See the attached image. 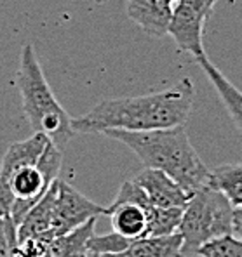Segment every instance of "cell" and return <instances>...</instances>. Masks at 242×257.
<instances>
[{
    "mask_svg": "<svg viewBox=\"0 0 242 257\" xmlns=\"http://www.w3.org/2000/svg\"><path fill=\"white\" fill-rule=\"evenodd\" d=\"M160 2H164V4H168V6H175V2H176V0H160Z\"/></svg>",
    "mask_w": 242,
    "mask_h": 257,
    "instance_id": "obj_22",
    "label": "cell"
},
{
    "mask_svg": "<svg viewBox=\"0 0 242 257\" xmlns=\"http://www.w3.org/2000/svg\"><path fill=\"white\" fill-rule=\"evenodd\" d=\"M195 61H197L199 66L206 71L211 84L214 85L216 92L220 94V97H221L223 104H225L226 111H228L230 118L233 120L235 127L242 132V92L221 73L220 70H218L216 66H214L213 63L209 61V58H207L206 54L195 58Z\"/></svg>",
    "mask_w": 242,
    "mask_h": 257,
    "instance_id": "obj_12",
    "label": "cell"
},
{
    "mask_svg": "<svg viewBox=\"0 0 242 257\" xmlns=\"http://www.w3.org/2000/svg\"><path fill=\"white\" fill-rule=\"evenodd\" d=\"M206 20L207 16H204L199 11L192 9L181 2H175L168 35L175 40L181 52H188L194 58H199V56L206 54L202 40Z\"/></svg>",
    "mask_w": 242,
    "mask_h": 257,
    "instance_id": "obj_7",
    "label": "cell"
},
{
    "mask_svg": "<svg viewBox=\"0 0 242 257\" xmlns=\"http://www.w3.org/2000/svg\"><path fill=\"white\" fill-rule=\"evenodd\" d=\"M199 257H242V240L233 233L204 243L197 250Z\"/></svg>",
    "mask_w": 242,
    "mask_h": 257,
    "instance_id": "obj_17",
    "label": "cell"
},
{
    "mask_svg": "<svg viewBox=\"0 0 242 257\" xmlns=\"http://www.w3.org/2000/svg\"><path fill=\"white\" fill-rule=\"evenodd\" d=\"M94 222L96 219H91L80 228L52 238L49 257H88V240L94 235Z\"/></svg>",
    "mask_w": 242,
    "mask_h": 257,
    "instance_id": "obj_14",
    "label": "cell"
},
{
    "mask_svg": "<svg viewBox=\"0 0 242 257\" xmlns=\"http://www.w3.org/2000/svg\"><path fill=\"white\" fill-rule=\"evenodd\" d=\"M185 207L158 209L152 207L148 212V236H166L178 233Z\"/></svg>",
    "mask_w": 242,
    "mask_h": 257,
    "instance_id": "obj_16",
    "label": "cell"
},
{
    "mask_svg": "<svg viewBox=\"0 0 242 257\" xmlns=\"http://www.w3.org/2000/svg\"><path fill=\"white\" fill-rule=\"evenodd\" d=\"M176 2H181V4H185V6L192 7V9L199 11V13H202L204 16H209L211 11H213V6H214L211 0H176Z\"/></svg>",
    "mask_w": 242,
    "mask_h": 257,
    "instance_id": "obj_20",
    "label": "cell"
},
{
    "mask_svg": "<svg viewBox=\"0 0 242 257\" xmlns=\"http://www.w3.org/2000/svg\"><path fill=\"white\" fill-rule=\"evenodd\" d=\"M134 240L119 235V233L112 231L108 235H93L88 240V255L96 257L103 254H117L127 248Z\"/></svg>",
    "mask_w": 242,
    "mask_h": 257,
    "instance_id": "obj_18",
    "label": "cell"
},
{
    "mask_svg": "<svg viewBox=\"0 0 242 257\" xmlns=\"http://www.w3.org/2000/svg\"><path fill=\"white\" fill-rule=\"evenodd\" d=\"M18 243V226L11 215H0V257H13V248Z\"/></svg>",
    "mask_w": 242,
    "mask_h": 257,
    "instance_id": "obj_19",
    "label": "cell"
},
{
    "mask_svg": "<svg viewBox=\"0 0 242 257\" xmlns=\"http://www.w3.org/2000/svg\"><path fill=\"white\" fill-rule=\"evenodd\" d=\"M101 134L126 145L146 169L166 172L190 195L209 184L211 171L192 146L185 125L141 132L107 128Z\"/></svg>",
    "mask_w": 242,
    "mask_h": 257,
    "instance_id": "obj_3",
    "label": "cell"
},
{
    "mask_svg": "<svg viewBox=\"0 0 242 257\" xmlns=\"http://www.w3.org/2000/svg\"><path fill=\"white\" fill-rule=\"evenodd\" d=\"M127 16L152 37L168 35L173 7L160 0H127Z\"/></svg>",
    "mask_w": 242,
    "mask_h": 257,
    "instance_id": "obj_9",
    "label": "cell"
},
{
    "mask_svg": "<svg viewBox=\"0 0 242 257\" xmlns=\"http://www.w3.org/2000/svg\"><path fill=\"white\" fill-rule=\"evenodd\" d=\"M105 214V207L91 202L78 190L65 181L56 179V198L52 209L51 236H61L80 228L91 219Z\"/></svg>",
    "mask_w": 242,
    "mask_h": 257,
    "instance_id": "obj_6",
    "label": "cell"
},
{
    "mask_svg": "<svg viewBox=\"0 0 242 257\" xmlns=\"http://www.w3.org/2000/svg\"><path fill=\"white\" fill-rule=\"evenodd\" d=\"M211 2H213V4H216V2H218V0H211Z\"/></svg>",
    "mask_w": 242,
    "mask_h": 257,
    "instance_id": "obj_23",
    "label": "cell"
},
{
    "mask_svg": "<svg viewBox=\"0 0 242 257\" xmlns=\"http://www.w3.org/2000/svg\"><path fill=\"white\" fill-rule=\"evenodd\" d=\"M178 233L181 235L183 257L197 255L204 243L233 233V205L214 186L194 191L181 215Z\"/></svg>",
    "mask_w": 242,
    "mask_h": 257,
    "instance_id": "obj_5",
    "label": "cell"
},
{
    "mask_svg": "<svg viewBox=\"0 0 242 257\" xmlns=\"http://www.w3.org/2000/svg\"><path fill=\"white\" fill-rule=\"evenodd\" d=\"M16 87L21 96V106L35 132L44 134L58 148L65 150L77 132L71 125V116L58 103L51 85L45 80L42 66L30 44L23 45L20 66L16 71Z\"/></svg>",
    "mask_w": 242,
    "mask_h": 257,
    "instance_id": "obj_4",
    "label": "cell"
},
{
    "mask_svg": "<svg viewBox=\"0 0 242 257\" xmlns=\"http://www.w3.org/2000/svg\"><path fill=\"white\" fill-rule=\"evenodd\" d=\"M63 150L44 134H35L7 148L0 165V215L20 226L30 209L58 179Z\"/></svg>",
    "mask_w": 242,
    "mask_h": 257,
    "instance_id": "obj_2",
    "label": "cell"
},
{
    "mask_svg": "<svg viewBox=\"0 0 242 257\" xmlns=\"http://www.w3.org/2000/svg\"><path fill=\"white\" fill-rule=\"evenodd\" d=\"M194 84L183 78L176 87L134 97L103 99L89 113L71 118L75 132L101 134L107 128L155 131L185 125L194 106Z\"/></svg>",
    "mask_w": 242,
    "mask_h": 257,
    "instance_id": "obj_1",
    "label": "cell"
},
{
    "mask_svg": "<svg viewBox=\"0 0 242 257\" xmlns=\"http://www.w3.org/2000/svg\"><path fill=\"white\" fill-rule=\"evenodd\" d=\"M88 257H89V255H88Z\"/></svg>",
    "mask_w": 242,
    "mask_h": 257,
    "instance_id": "obj_24",
    "label": "cell"
},
{
    "mask_svg": "<svg viewBox=\"0 0 242 257\" xmlns=\"http://www.w3.org/2000/svg\"><path fill=\"white\" fill-rule=\"evenodd\" d=\"M132 181L143 190L150 205L158 207V209L185 207L192 196L173 177H169L162 171H157V169L145 167V171L139 172Z\"/></svg>",
    "mask_w": 242,
    "mask_h": 257,
    "instance_id": "obj_8",
    "label": "cell"
},
{
    "mask_svg": "<svg viewBox=\"0 0 242 257\" xmlns=\"http://www.w3.org/2000/svg\"><path fill=\"white\" fill-rule=\"evenodd\" d=\"M56 198V181L51 184L47 193L26 212L23 221L18 226V240L32 236H51V224H52V209H54Z\"/></svg>",
    "mask_w": 242,
    "mask_h": 257,
    "instance_id": "obj_13",
    "label": "cell"
},
{
    "mask_svg": "<svg viewBox=\"0 0 242 257\" xmlns=\"http://www.w3.org/2000/svg\"><path fill=\"white\" fill-rule=\"evenodd\" d=\"M105 214L110 215L112 228L119 235L139 240L148 236V212L134 202H112L105 207Z\"/></svg>",
    "mask_w": 242,
    "mask_h": 257,
    "instance_id": "obj_10",
    "label": "cell"
},
{
    "mask_svg": "<svg viewBox=\"0 0 242 257\" xmlns=\"http://www.w3.org/2000/svg\"><path fill=\"white\" fill-rule=\"evenodd\" d=\"M181 235L173 233L166 236H145L134 240L127 248L117 254H103L96 257H183Z\"/></svg>",
    "mask_w": 242,
    "mask_h": 257,
    "instance_id": "obj_11",
    "label": "cell"
},
{
    "mask_svg": "<svg viewBox=\"0 0 242 257\" xmlns=\"http://www.w3.org/2000/svg\"><path fill=\"white\" fill-rule=\"evenodd\" d=\"M209 184L220 190L233 207L242 205V164H223L209 172Z\"/></svg>",
    "mask_w": 242,
    "mask_h": 257,
    "instance_id": "obj_15",
    "label": "cell"
},
{
    "mask_svg": "<svg viewBox=\"0 0 242 257\" xmlns=\"http://www.w3.org/2000/svg\"><path fill=\"white\" fill-rule=\"evenodd\" d=\"M233 235L242 240V205L233 207Z\"/></svg>",
    "mask_w": 242,
    "mask_h": 257,
    "instance_id": "obj_21",
    "label": "cell"
}]
</instances>
